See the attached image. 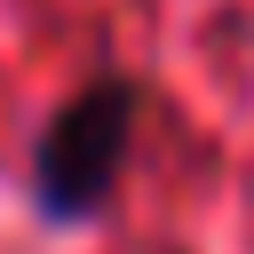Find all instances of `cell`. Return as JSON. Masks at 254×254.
<instances>
[{
  "instance_id": "cell-1",
  "label": "cell",
  "mask_w": 254,
  "mask_h": 254,
  "mask_svg": "<svg viewBox=\"0 0 254 254\" xmlns=\"http://www.w3.org/2000/svg\"><path fill=\"white\" fill-rule=\"evenodd\" d=\"M135 111H143V87L135 79H87L40 135L32 151V198L48 222H95L127 175V151H135Z\"/></svg>"
}]
</instances>
